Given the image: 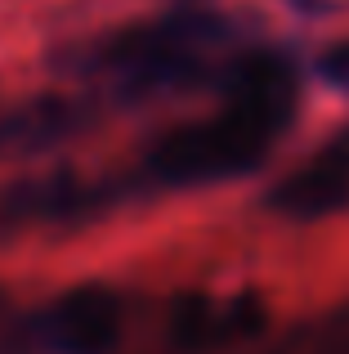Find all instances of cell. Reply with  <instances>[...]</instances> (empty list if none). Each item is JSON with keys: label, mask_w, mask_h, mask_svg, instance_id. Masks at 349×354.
Segmentation results:
<instances>
[{"label": "cell", "mask_w": 349, "mask_h": 354, "mask_svg": "<svg viewBox=\"0 0 349 354\" xmlns=\"http://www.w3.org/2000/svg\"><path fill=\"white\" fill-rule=\"evenodd\" d=\"M260 207L278 220H296V225L341 216L349 207V121L300 166H291L278 184H269Z\"/></svg>", "instance_id": "7"}, {"label": "cell", "mask_w": 349, "mask_h": 354, "mask_svg": "<svg viewBox=\"0 0 349 354\" xmlns=\"http://www.w3.org/2000/svg\"><path fill=\"white\" fill-rule=\"evenodd\" d=\"M108 104L94 90H63V95H36L23 104L0 108V162H23V157L54 153L59 144L86 135L99 126Z\"/></svg>", "instance_id": "6"}, {"label": "cell", "mask_w": 349, "mask_h": 354, "mask_svg": "<svg viewBox=\"0 0 349 354\" xmlns=\"http://www.w3.org/2000/svg\"><path fill=\"white\" fill-rule=\"evenodd\" d=\"M314 77L323 81L327 90H336V95H349V36L345 41H332L323 54L314 59Z\"/></svg>", "instance_id": "9"}, {"label": "cell", "mask_w": 349, "mask_h": 354, "mask_svg": "<svg viewBox=\"0 0 349 354\" xmlns=\"http://www.w3.org/2000/svg\"><path fill=\"white\" fill-rule=\"evenodd\" d=\"M255 354H349V305L296 323Z\"/></svg>", "instance_id": "8"}, {"label": "cell", "mask_w": 349, "mask_h": 354, "mask_svg": "<svg viewBox=\"0 0 349 354\" xmlns=\"http://www.w3.org/2000/svg\"><path fill=\"white\" fill-rule=\"evenodd\" d=\"M269 332V305L255 287L237 292H179L166 310L170 354H219Z\"/></svg>", "instance_id": "5"}, {"label": "cell", "mask_w": 349, "mask_h": 354, "mask_svg": "<svg viewBox=\"0 0 349 354\" xmlns=\"http://www.w3.org/2000/svg\"><path fill=\"white\" fill-rule=\"evenodd\" d=\"M126 332V296L108 283H77L36 310L0 319V354H112Z\"/></svg>", "instance_id": "3"}, {"label": "cell", "mask_w": 349, "mask_h": 354, "mask_svg": "<svg viewBox=\"0 0 349 354\" xmlns=\"http://www.w3.org/2000/svg\"><path fill=\"white\" fill-rule=\"evenodd\" d=\"M242 50V32L206 0H174L139 23L112 27L63 54V72L94 90L108 108L148 104L166 95L215 90L228 59Z\"/></svg>", "instance_id": "2"}, {"label": "cell", "mask_w": 349, "mask_h": 354, "mask_svg": "<svg viewBox=\"0 0 349 354\" xmlns=\"http://www.w3.org/2000/svg\"><path fill=\"white\" fill-rule=\"evenodd\" d=\"M121 202H130L121 171L112 175H81V171H45L18 175L0 184V242L50 229H81L112 216Z\"/></svg>", "instance_id": "4"}, {"label": "cell", "mask_w": 349, "mask_h": 354, "mask_svg": "<svg viewBox=\"0 0 349 354\" xmlns=\"http://www.w3.org/2000/svg\"><path fill=\"white\" fill-rule=\"evenodd\" d=\"M291 5H314V0H291Z\"/></svg>", "instance_id": "10"}, {"label": "cell", "mask_w": 349, "mask_h": 354, "mask_svg": "<svg viewBox=\"0 0 349 354\" xmlns=\"http://www.w3.org/2000/svg\"><path fill=\"white\" fill-rule=\"evenodd\" d=\"M219 108L170 126L121 171L130 198L246 180L273 157L300 108V63L278 45H242L219 77Z\"/></svg>", "instance_id": "1"}]
</instances>
